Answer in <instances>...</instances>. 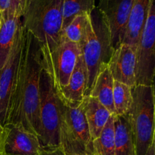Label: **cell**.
Listing matches in <instances>:
<instances>
[{
	"mask_svg": "<svg viewBox=\"0 0 155 155\" xmlns=\"http://www.w3.org/2000/svg\"><path fill=\"white\" fill-rule=\"evenodd\" d=\"M64 0H30L22 24L38 41L43 57V68L61 41Z\"/></svg>",
	"mask_w": 155,
	"mask_h": 155,
	"instance_id": "cell-2",
	"label": "cell"
},
{
	"mask_svg": "<svg viewBox=\"0 0 155 155\" xmlns=\"http://www.w3.org/2000/svg\"><path fill=\"white\" fill-rule=\"evenodd\" d=\"M80 48L87 71L85 92V97H87L90 95L98 74L108 65L114 52L108 26L97 8L89 15L86 36Z\"/></svg>",
	"mask_w": 155,
	"mask_h": 155,
	"instance_id": "cell-3",
	"label": "cell"
},
{
	"mask_svg": "<svg viewBox=\"0 0 155 155\" xmlns=\"http://www.w3.org/2000/svg\"><path fill=\"white\" fill-rule=\"evenodd\" d=\"M42 151L39 137L29 133L19 124L3 127L4 155H40Z\"/></svg>",
	"mask_w": 155,
	"mask_h": 155,
	"instance_id": "cell-11",
	"label": "cell"
},
{
	"mask_svg": "<svg viewBox=\"0 0 155 155\" xmlns=\"http://www.w3.org/2000/svg\"><path fill=\"white\" fill-rule=\"evenodd\" d=\"M40 155H65L63 150L61 148H56L54 150H49V151H42Z\"/></svg>",
	"mask_w": 155,
	"mask_h": 155,
	"instance_id": "cell-24",
	"label": "cell"
},
{
	"mask_svg": "<svg viewBox=\"0 0 155 155\" xmlns=\"http://www.w3.org/2000/svg\"><path fill=\"white\" fill-rule=\"evenodd\" d=\"M0 155L3 154V128L0 124Z\"/></svg>",
	"mask_w": 155,
	"mask_h": 155,
	"instance_id": "cell-26",
	"label": "cell"
},
{
	"mask_svg": "<svg viewBox=\"0 0 155 155\" xmlns=\"http://www.w3.org/2000/svg\"><path fill=\"white\" fill-rule=\"evenodd\" d=\"M21 23V18L8 9L0 13V71L8 59Z\"/></svg>",
	"mask_w": 155,
	"mask_h": 155,
	"instance_id": "cell-14",
	"label": "cell"
},
{
	"mask_svg": "<svg viewBox=\"0 0 155 155\" xmlns=\"http://www.w3.org/2000/svg\"><path fill=\"white\" fill-rule=\"evenodd\" d=\"M83 105L91 138L94 140L100 136L112 114L92 96L85 97Z\"/></svg>",
	"mask_w": 155,
	"mask_h": 155,
	"instance_id": "cell-16",
	"label": "cell"
},
{
	"mask_svg": "<svg viewBox=\"0 0 155 155\" xmlns=\"http://www.w3.org/2000/svg\"><path fill=\"white\" fill-rule=\"evenodd\" d=\"M130 122L136 155H145L154 141V98L152 86L136 85L132 89Z\"/></svg>",
	"mask_w": 155,
	"mask_h": 155,
	"instance_id": "cell-5",
	"label": "cell"
},
{
	"mask_svg": "<svg viewBox=\"0 0 155 155\" xmlns=\"http://www.w3.org/2000/svg\"><path fill=\"white\" fill-rule=\"evenodd\" d=\"M151 0H133L123 43L137 48L142 30L145 26Z\"/></svg>",
	"mask_w": 155,
	"mask_h": 155,
	"instance_id": "cell-15",
	"label": "cell"
},
{
	"mask_svg": "<svg viewBox=\"0 0 155 155\" xmlns=\"http://www.w3.org/2000/svg\"><path fill=\"white\" fill-rule=\"evenodd\" d=\"M89 18V14L80 15L76 17L62 31L61 41H68L77 44L80 47L81 46L86 36Z\"/></svg>",
	"mask_w": 155,
	"mask_h": 155,
	"instance_id": "cell-21",
	"label": "cell"
},
{
	"mask_svg": "<svg viewBox=\"0 0 155 155\" xmlns=\"http://www.w3.org/2000/svg\"><path fill=\"white\" fill-rule=\"evenodd\" d=\"M115 154L136 155V144L130 114H114Z\"/></svg>",
	"mask_w": 155,
	"mask_h": 155,
	"instance_id": "cell-17",
	"label": "cell"
},
{
	"mask_svg": "<svg viewBox=\"0 0 155 155\" xmlns=\"http://www.w3.org/2000/svg\"><path fill=\"white\" fill-rule=\"evenodd\" d=\"M133 88L120 82H114V105L115 115L121 116L130 112L133 104Z\"/></svg>",
	"mask_w": 155,
	"mask_h": 155,
	"instance_id": "cell-22",
	"label": "cell"
},
{
	"mask_svg": "<svg viewBox=\"0 0 155 155\" xmlns=\"http://www.w3.org/2000/svg\"><path fill=\"white\" fill-rule=\"evenodd\" d=\"M23 48V24H20L7 62L0 71V124H7L11 99L18 79Z\"/></svg>",
	"mask_w": 155,
	"mask_h": 155,
	"instance_id": "cell-8",
	"label": "cell"
},
{
	"mask_svg": "<svg viewBox=\"0 0 155 155\" xmlns=\"http://www.w3.org/2000/svg\"><path fill=\"white\" fill-rule=\"evenodd\" d=\"M10 0H0V13L5 12L9 8Z\"/></svg>",
	"mask_w": 155,
	"mask_h": 155,
	"instance_id": "cell-25",
	"label": "cell"
},
{
	"mask_svg": "<svg viewBox=\"0 0 155 155\" xmlns=\"http://www.w3.org/2000/svg\"><path fill=\"white\" fill-rule=\"evenodd\" d=\"M83 155H87V154H83Z\"/></svg>",
	"mask_w": 155,
	"mask_h": 155,
	"instance_id": "cell-29",
	"label": "cell"
},
{
	"mask_svg": "<svg viewBox=\"0 0 155 155\" xmlns=\"http://www.w3.org/2000/svg\"><path fill=\"white\" fill-rule=\"evenodd\" d=\"M64 103L49 73L42 69L39 80V140L42 151L61 148V124Z\"/></svg>",
	"mask_w": 155,
	"mask_h": 155,
	"instance_id": "cell-4",
	"label": "cell"
},
{
	"mask_svg": "<svg viewBox=\"0 0 155 155\" xmlns=\"http://www.w3.org/2000/svg\"><path fill=\"white\" fill-rule=\"evenodd\" d=\"M108 68L114 80L133 88L136 86L137 48L122 43L112 54Z\"/></svg>",
	"mask_w": 155,
	"mask_h": 155,
	"instance_id": "cell-12",
	"label": "cell"
},
{
	"mask_svg": "<svg viewBox=\"0 0 155 155\" xmlns=\"http://www.w3.org/2000/svg\"><path fill=\"white\" fill-rule=\"evenodd\" d=\"M115 154V127L114 114H112L101 134L92 140L90 155Z\"/></svg>",
	"mask_w": 155,
	"mask_h": 155,
	"instance_id": "cell-19",
	"label": "cell"
},
{
	"mask_svg": "<svg viewBox=\"0 0 155 155\" xmlns=\"http://www.w3.org/2000/svg\"><path fill=\"white\" fill-rule=\"evenodd\" d=\"M81 54L80 45L68 41H61L58 48L51 53L49 62L44 69L51 75L57 90H60L68 84L79 56Z\"/></svg>",
	"mask_w": 155,
	"mask_h": 155,
	"instance_id": "cell-9",
	"label": "cell"
},
{
	"mask_svg": "<svg viewBox=\"0 0 155 155\" xmlns=\"http://www.w3.org/2000/svg\"><path fill=\"white\" fill-rule=\"evenodd\" d=\"M92 138L83 102L77 107L65 104L61 124V148L65 155H90Z\"/></svg>",
	"mask_w": 155,
	"mask_h": 155,
	"instance_id": "cell-6",
	"label": "cell"
},
{
	"mask_svg": "<svg viewBox=\"0 0 155 155\" xmlns=\"http://www.w3.org/2000/svg\"><path fill=\"white\" fill-rule=\"evenodd\" d=\"M30 0H10L9 12L22 18Z\"/></svg>",
	"mask_w": 155,
	"mask_h": 155,
	"instance_id": "cell-23",
	"label": "cell"
},
{
	"mask_svg": "<svg viewBox=\"0 0 155 155\" xmlns=\"http://www.w3.org/2000/svg\"><path fill=\"white\" fill-rule=\"evenodd\" d=\"M151 86H152L153 92H154V115H155V75L154 77V80H153L152 84H151ZM155 120V117H154ZM154 143H155V124H154Z\"/></svg>",
	"mask_w": 155,
	"mask_h": 155,
	"instance_id": "cell-28",
	"label": "cell"
},
{
	"mask_svg": "<svg viewBox=\"0 0 155 155\" xmlns=\"http://www.w3.org/2000/svg\"><path fill=\"white\" fill-rule=\"evenodd\" d=\"M114 80L108 66L98 74L89 96L96 98L112 114H115L114 105Z\"/></svg>",
	"mask_w": 155,
	"mask_h": 155,
	"instance_id": "cell-18",
	"label": "cell"
},
{
	"mask_svg": "<svg viewBox=\"0 0 155 155\" xmlns=\"http://www.w3.org/2000/svg\"><path fill=\"white\" fill-rule=\"evenodd\" d=\"M86 84L87 71L81 54L79 56L68 84L60 90H57L58 93L63 103L71 107H77L81 104L84 99Z\"/></svg>",
	"mask_w": 155,
	"mask_h": 155,
	"instance_id": "cell-13",
	"label": "cell"
},
{
	"mask_svg": "<svg viewBox=\"0 0 155 155\" xmlns=\"http://www.w3.org/2000/svg\"><path fill=\"white\" fill-rule=\"evenodd\" d=\"M95 8V0H64L62 31L76 17L90 15Z\"/></svg>",
	"mask_w": 155,
	"mask_h": 155,
	"instance_id": "cell-20",
	"label": "cell"
},
{
	"mask_svg": "<svg viewBox=\"0 0 155 155\" xmlns=\"http://www.w3.org/2000/svg\"><path fill=\"white\" fill-rule=\"evenodd\" d=\"M155 75V0L149 12L137 46L136 85L151 86Z\"/></svg>",
	"mask_w": 155,
	"mask_h": 155,
	"instance_id": "cell-7",
	"label": "cell"
},
{
	"mask_svg": "<svg viewBox=\"0 0 155 155\" xmlns=\"http://www.w3.org/2000/svg\"><path fill=\"white\" fill-rule=\"evenodd\" d=\"M145 155H155V143L154 141L153 142L152 145H151V147L149 148V149L148 150L147 153Z\"/></svg>",
	"mask_w": 155,
	"mask_h": 155,
	"instance_id": "cell-27",
	"label": "cell"
},
{
	"mask_svg": "<svg viewBox=\"0 0 155 155\" xmlns=\"http://www.w3.org/2000/svg\"><path fill=\"white\" fill-rule=\"evenodd\" d=\"M133 0H99L97 7L107 22L115 50L124 42Z\"/></svg>",
	"mask_w": 155,
	"mask_h": 155,
	"instance_id": "cell-10",
	"label": "cell"
},
{
	"mask_svg": "<svg viewBox=\"0 0 155 155\" xmlns=\"http://www.w3.org/2000/svg\"><path fill=\"white\" fill-rule=\"evenodd\" d=\"M43 67L40 45L23 26L22 54L6 124H19L38 137L40 135L39 80Z\"/></svg>",
	"mask_w": 155,
	"mask_h": 155,
	"instance_id": "cell-1",
	"label": "cell"
}]
</instances>
